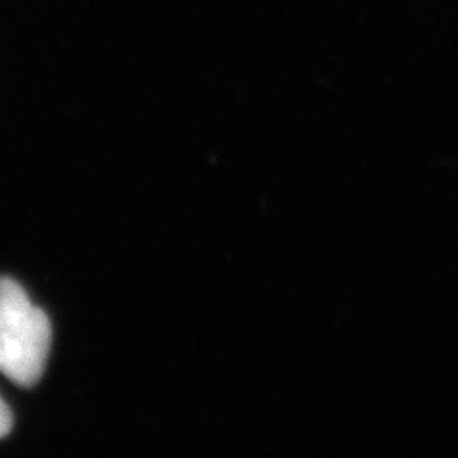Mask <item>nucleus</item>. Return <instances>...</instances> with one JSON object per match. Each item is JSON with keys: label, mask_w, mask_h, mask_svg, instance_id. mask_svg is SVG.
<instances>
[{"label": "nucleus", "mask_w": 458, "mask_h": 458, "mask_svg": "<svg viewBox=\"0 0 458 458\" xmlns=\"http://www.w3.org/2000/svg\"><path fill=\"white\" fill-rule=\"evenodd\" d=\"M12 412L8 409V405L4 403L3 399H0V437L8 436V432L12 429Z\"/></svg>", "instance_id": "2"}, {"label": "nucleus", "mask_w": 458, "mask_h": 458, "mask_svg": "<svg viewBox=\"0 0 458 458\" xmlns=\"http://www.w3.org/2000/svg\"><path fill=\"white\" fill-rule=\"evenodd\" d=\"M50 342L48 315L29 300L20 283L0 277V372L20 386L37 384Z\"/></svg>", "instance_id": "1"}]
</instances>
